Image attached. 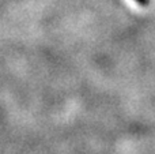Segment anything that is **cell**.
<instances>
[{"label":"cell","instance_id":"6da1fadb","mask_svg":"<svg viewBox=\"0 0 155 154\" xmlns=\"http://www.w3.org/2000/svg\"><path fill=\"white\" fill-rule=\"evenodd\" d=\"M135 2H136L139 5H142V7H146V5H148L150 0H135Z\"/></svg>","mask_w":155,"mask_h":154}]
</instances>
